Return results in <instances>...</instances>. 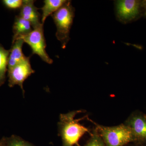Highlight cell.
Wrapping results in <instances>:
<instances>
[{
  "mask_svg": "<svg viewBox=\"0 0 146 146\" xmlns=\"http://www.w3.org/2000/svg\"><path fill=\"white\" fill-rule=\"evenodd\" d=\"M66 0H45L41 8L42 11V23L44 25L48 16L58 10L67 2Z\"/></svg>",
  "mask_w": 146,
  "mask_h": 146,
  "instance_id": "obj_11",
  "label": "cell"
},
{
  "mask_svg": "<svg viewBox=\"0 0 146 146\" xmlns=\"http://www.w3.org/2000/svg\"><path fill=\"white\" fill-rule=\"evenodd\" d=\"M123 123L130 128L135 141L146 143V115L145 113L139 110H134Z\"/></svg>",
  "mask_w": 146,
  "mask_h": 146,
  "instance_id": "obj_6",
  "label": "cell"
},
{
  "mask_svg": "<svg viewBox=\"0 0 146 146\" xmlns=\"http://www.w3.org/2000/svg\"><path fill=\"white\" fill-rule=\"evenodd\" d=\"M9 53L10 50L5 49L0 45V86L2 85L5 81Z\"/></svg>",
  "mask_w": 146,
  "mask_h": 146,
  "instance_id": "obj_12",
  "label": "cell"
},
{
  "mask_svg": "<svg viewBox=\"0 0 146 146\" xmlns=\"http://www.w3.org/2000/svg\"><path fill=\"white\" fill-rule=\"evenodd\" d=\"M24 43L23 39H18L13 43L9 56L8 70L13 68L27 58V56H25L23 53L22 50Z\"/></svg>",
  "mask_w": 146,
  "mask_h": 146,
  "instance_id": "obj_9",
  "label": "cell"
},
{
  "mask_svg": "<svg viewBox=\"0 0 146 146\" xmlns=\"http://www.w3.org/2000/svg\"><path fill=\"white\" fill-rule=\"evenodd\" d=\"M51 16L57 29L56 36L65 49L70 39V31L75 16V9L71 1H67Z\"/></svg>",
  "mask_w": 146,
  "mask_h": 146,
  "instance_id": "obj_3",
  "label": "cell"
},
{
  "mask_svg": "<svg viewBox=\"0 0 146 146\" xmlns=\"http://www.w3.org/2000/svg\"><path fill=\"white\" fill-rule=\"evenodd\" d=\"M0 146H6L5 138H3L0 140Z\"/></svg>",
  "mask_w": 146,
  "mask_h": 146,
  "instance_id": "obj_18",
  "label": "cell"
},
{
  "mask_svg": "<svg viewBox=\"0 0 146 146\" xmlns=\"http://www.w3.org/2000/svg\"><path fill=\"white\" fill-rule=\"evenodd\" d=\"M141 6L143 7L144 11H145V15L146 16V1H144L141 3Z\"/></svg>",
  "mask_w": 146,
  "mask_h": 146,
  "instance_id": "obj_17",
  "label": "cell"
},
{
  "mask_svg": "<svg viewBox=\"0 0 146 146\" xmlns=\"http://www.w3.org/2000/svg\"><path fill=\"white\" fill-rule=\"evenodd\" d=\"M29 22L22 18L18 15L16 16L13 26V36L12 43L16 40L25 36L33 30Z\"/></svg>",
  "mask_w": 146,
  "mask_h": 146,
  "instance_id": "obj_10",
  "label": "cell"
},
{
  "mask_svg": "<svg viewBox=\"0 0 146 146\" xmlns=\"http://www.w3.org/2000/svg\"><path fill=\"white\" fill-rule=\"evenodd\" d=\"M95 125L106 146H124L135 141L130 128L124 123L114 126L101 125L90 120Z\"/></svg>",
  "mask_w": 146,
  "mask_h": 146,
  "instance_id": "obj_2",
  "label": "cell"
},
{
  "mask_svg": "<svg viewBox=\"0 0 146 146\" xmlns=\"http://www.w3.org/2000/svg\"><path fill=\"white\" fill-rule=\"evenodd\" d=\"M91 137L84 146H106L96 128L91 132Z\"/></svg>",
  "mask_w": 146,
  "mask_h": 146,
  "instance_id": "obj_13",
  "label": "cell"
},
{
  "mask_svg": "<svg viewBox=\"0 0 146 146\" xmlns=\"http://www.w3.org/2000/svg\"><path fill=\"white\" fill-rule=\"evenodd\" d=\"M19 39L23 40L31 48L33 54L39 56L43 61L51 64L53 60L49 56L46 50V45L44 33L43 25L33 29L31 32Z\"/></svg>",
  "mask_w": 146,
  "mask_h": 146,
  "instance_id": "obj_4",
  "label": "cell"
},
{
  "mask_svg": "<svg viewBox=\"0 0 146 146\" xmlns=\"http://www.w3.org/2000/svg\"><path fill=\"white\" fill-rule=\"evenodd\" d=\"M5 140L6 146H35L19 136L15 135L5 138Z\"/></svg>",
  "mask_w": 146,
  "mask_h": 146,
  "instance_id": "obj_14",
  "label": "cell"
},
{
  "mask_svg": "<svg viewBox=\"0 0 146 146\" xmlns=\"http://www.w3.org/2000/svg\"><path fill=\"white\" fill-rule=\"evenodd\" d=\"M117 18L123 23L132 21L140 13L141 3L136 0H119L115 2Z\"/></svg>",
  "mask_w": 146,
  "mask_h": 146,
  "instance_id": "obj_7",
  "label": "cell"
},
{
  "mask_svg": "<svg viewBox=\"0 0 146 146\" xmlns=\"http://www.w3.org/2000/svg\"><path fill=\"white\" fill-rule=\"evenodd\" d=\"M33 0H23L19 16L30 23L33 29L43 25L40 22L38 8L34 5Z\"/></svg>",
  "mask_w": 146,
  "mask_h": 146,
  "instance_id": "obj_8",
  "label": "cell"
},
{
  "mask_svg": "<svg viewBox=\"0 0 146 146\" xmlns=\"http://www.w3.org/2000/svg\"><path fill=\"white\" fill-rule=\"evenodd\" d=\"M35 72L31 68L29 57H27L13 68L9 69V86L13 87L15 85H19L24 95L23 85L24 81Z\"/></svg>",
  "mask_w": 146,
  "mask_h": 146,
  "instance_id": "obj_5",
  "label": "cell"
},
{
  "mask_svg": "<svg viewBox=\"0 0 146 146\" xmlns=\"http://www.w3.org/2000/svg\"><path fill=\"white\" fill-rule=\"evenodd\" d=\"M124 146H146V143L134 141L129 143Z\"/></svg>",
  "mask_w": 146,
  "mask_h": 146,
  "instance_id": "obj_16",
  "label": "cell"
},
{
  "mask_svg": "<svg viewBox=\"0 0 146 146\" xmlns=\"http://www.w3.org/2000/svg\"><path fill=\"white\" fill-rule=\"evenodd\" d=\"M4 5L10 9H16L21 8L23 5L22 0H4L3 1Z\"/></svg>",
  "mask_w": 146,
  "mask_h": 146,
  "instance_id": "obj_15",
  "label": "cell"
},
{
  "mask_svg": "<svg viewBox=\"0 0 146 146\" xmlns=\"http://www.w3.org/2000/svg\"><path fill=\"white\" fill-rule=\"evenodd\" d=\"M82 112V110H75L60 114L58 127L63 146H80L79 144L80 139L86 133L91 134L89 129L79 122L85 117L75 119L76 115Z\"/></svg>",
  "mask_w": 146,
  "mask_h": 146,
  "instance_id": "obj_1",
  "label": "cell"
}]
</instances>
